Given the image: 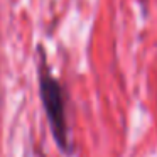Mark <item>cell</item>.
Instances as JSON below:
<instances>
[{"label":"cell","instance_id":"1","mask_svg":"<svg viewBox=\"0 0 157 157\" xmlns=\"http://www.w3.org/2000/svg\"><path fill=\"white\" fill-rule=\"evenodd\" d=\"M39 95L56 145L64 154H71L73 142L69 139L68 110H66L68 100H66L64 86L52 76L49 69L44 68L39 69Z\"/></svg>","mask_w":157,"mask_h":157}]
</instances>
